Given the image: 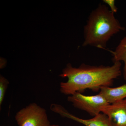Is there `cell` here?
Here are the masks:
<instances>
[{"label":"cell","instance_id":"2","mask_svg":"<svg viewBox=\"0 0 126 126\" xmlns=\"http://www.w3.org/2000/svg\"><path fill=\"white\" fill-rule=\"evenodd\" d=\"M125 30L114 14L106 5L100 4L90 13L84 28L83 46H89L106 49L111 38Z\"/></svg>","mask_w":126,"mask_h":126},{"label":"cell","instance_id":"3","mask_svg":"<svg viewBox=\"0 0 126 126\" xmlns=\"http://www.w3.org/2000/svg\"><path fill=\"white\" fill-rule=\"evenodd\" d=\"M19 126H50L45 109L33 103L22 109L16 114Z\"/></svg>","mask_w":126,"mask_h":126},{"label":"cell","instance_id":"9","mask_svg":"<svg viewBox=\"0 0 126 126\" xmlns=\"http://www.w3.org/2000/svg\"><path fill=\"white\" fill-rule=\"evenodd\" d=\"M9 82L6 79L0 75V106H1L4 98L5 94Z\"/></svg>","mask_w":126,"mask_h":126},{"label":"cell","instance_id":"5","mask_svg":"<svg viewBox=\"0 0 126 126\" xmlns=\"http://www.w3.org/2000/svg\"><path fill=\"white\" fill-rule=\"evenodd\" d=\"M101 112L107 116L110 126H126V98L103 106Z\"/></svg>","mask_w":126,"mask_h":126},{"label":"cell","instance_id":"8","mask_svg":"<svg viewBox=\"0 0 126 126\" xmlns=\"http://www.w3.org/2000/svg\"><path fill=\"white\" fill-rule=\"evenodd\" d=\"M107 50L112 54V60L113 63L116 61H123L124 63L123 78L124 80L126 81V35L120 41L115 50Z\"/></svg>","mask_w":126,"mask_h":126},{"label":"cell","instance_id":"7","mask_svg":"<svg viewBox=\"0 0 126 126\" xmlns=\"http://www.w3.org/2000/svg\"><path fill=\"white\" fill-rule=\"evenodd\" d=\"M99 94L102 95L110 104L121 101L126 98V84L115 88L102 87Z\"/></svg>","mask_w":126,"mask_h":126},{"label":"cell","instance_id":"1","mask_svg":"<svg viewBox=\"0 0 126 126\" xmlns=\"http://www.w3.org/2000/svg\"><path fill=\"white\" fill-rule=\"evenodd\" d=\"M113 63L111 66L82 63L78 68L68 64L60 75L61 78H68L67 82L60 83V92L65 95H72L76 92H83L87 89L96 92L102 87H110L114 79L122 74L121 62Z\"/></svg>","mask_w":126,"mask_h":126},{"label":"cell","instance_id":"6","mask_svg":"<svg viewBox=\"0 0 126 126\" xmlns=\"http://www.w3.org/2000/svg\"><path fill=\"white\" fill-rule=\"evenodd\" d=\"M50 109L63 117L69 118L86 126H110L107 116L103 113H100L91 119H86L73 115L59 104H52Z\"/></svg>","mask_w":126,"mask_h":126},{"label":"cell","instance_id":"4","mask_svg":"<svg viewBox=\"0 0 126 126\" xmlns=\"http://www.w3.org/2000/svg\"><path fill=\"white\" fill-rule=\"evenodd\" d=\"M67 100L75 107L83 110L94 117L101 113L103 106L110 104L100 94L93 96H86L76 92L68 97Z\"/></svg>","mask_w":126,"mask_h":126},{"label":"cell","instance_id":"11","mask_svg":"<svg viewBox=\"0 0 126 126\" xmlns=\"http://www.w3.org/2000/svg\"><path fill=\"white\" fill-rule=\"evenodd\" d=\"M50 126H60L58 125H55V124H53V125H51Z\"/></svg>","mask_w":126,"mask_h":126},{"label":"cell","instance_id":"10","mask_svg":"<svg viewBox=\"0 0 126 126\" xmlns=\"http://www.w3.org/2000/svg\"><path fill=\"white\" fill-rule=\"evenodd\" d=\"M104 3L107 4L110 8V11L113 14L117 12L118 9L115 5V0H103Z\"/></svg>","mask_w":126,"mask_h":126}]
</instances>
